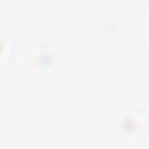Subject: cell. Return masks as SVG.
Segmentation results:
<instances>
[{"mask_svg":"<svg viewBox=\"0 0 149 149\" xmlns=\"http://www.w3.org/2000/svg\"><path fill=\"white\" fill-rule=\"evenodd\" d=\"M127 15L120 13H90L84 23L88 43H127Z\"/></svg>","mask_w":149,"mask_h":149,"instance_id":"obj_1","label":"cell"},{"mask_svg":"<svg viewBox=\"0 0 149 149\" xmlns=\"http://www.w3.org/2000/svg\"><path fill=\"white\" fill-rule=\"evenodd\" d=\"M118 137L120 139H129V141H135V139H143L147 137V114L143 112H127V114H120L118 118Z\"/></svg>","mask_w":149,"mask_h":149,"instance_id":"obj_2","label":"cell"},{"mask_svg":"<svg viewBox=\"0 0 149 149\" xmlns=\"http://www.w3.org/2000/svg\"><path fill=\"white\" fill-rule=\"evenodd\" d=\"M125 35H127V43L133 45L147 43V15H137V13L127 15Z\"/></svg>","mask_w":149,"mask_h":149,"instance_id":"obj_3","label":"cell"}]
</instances>
